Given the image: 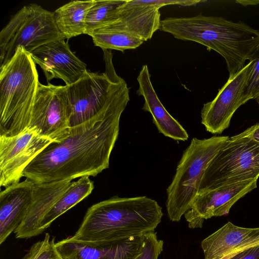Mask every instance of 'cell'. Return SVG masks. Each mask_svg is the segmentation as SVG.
<instances>
[{
    "instance_id": "obj_1",
    "label": "cell",
    "mask_w": 259,
    "mask_h": 259,
    "mask_svg": "<svg viewBox=\"0 0 259 259\" xmlns=\"http://www.w3.org/2000/svg\"><path fill=\"white\" fill-rule=\"evenodd\" d=\"M129 101L126 87L106 111L71 127L60 142L48 146L25 168L23 177L41 184L96 176L108 168L120 118Z\"/></svg>"
},
{
    "instance_id": "obj_2",
    "label": "cell",
    "mask_w": 259,
    "mask_h": 259,
    "mask_svg": "<svg viewBox=\"0 0 259 259\" xmlns=\"http://www.w3.org/2000/svg\"><path fill=\"white\" fill-rule=\"evenodd\" d=\"M160 29L177 39L195 41L220 54L226 61L228 79L245 66L247 60H254L259 46L258 30L242 21L234 22L222 17L199 14L166 18L161 20Z\"/></svg>"
},
{
    "instance_id": "obj_3",
    "label": "cell",
    "mask_w": 259,
    "mask_h": 259,
    "mask_svg": "<svg viewBox=\"0 0 259 259\" xmlns=\"http://www.w3.org/2000/svg\"><path fill=\"white\" fill-rule=\"evenodd\" d=\"M163 213L157 201L146 196H114L92 205L72 239L113 242L154 231Z\"/></svg>"
},
{
    "instance_id": "obj_4",
    "label": "cell",
    "mask_w": 259,
    "mask_h": 259,
    "mask_svg": "<svg viewBox=\"0 0 259 259\" xmlns=\"http://www.w3.org/2000/svg\"><path fill=\"white\" fill-rule=\"evenodd\" d=\"M39 83L30 54L18 47L0 67V136H15L29 127Z\"/></svg>"
},
{
    "instance_id": "obj_5",
    "label": "cell",
    "mask_w": 259,
    "mask_h": 259,
    "mask_svg": "<svg viewBox=\"0 0 259 259\" xmlns=\"http://www.w3.org/2000/svg\"><path fill=\"white\" fill-rule=\"evenodd\" d=\"M229 138L228 136H213L191 140L166 190V207L170 221H179L190 209L205 169Z\"/></svg>"
},
{
    "instance_id": "obj_6",
    "label": "cell",
    "mask_w": 259,
    "mask_h": 259,
    "mask_svg": "<svg viewBox=\"0 0 259 259\" xmlns=\"http://www.w3.org/2000/svg\"><path fill=\"white\" fill-rule=\"evenodd\" d=\"M259 177V143L235 136L227 140L207 166L198 194Z\"/></svg>"
},
{
    "instance_id": "obj_7",
    "label": "cell",
    "mask_w": 259,
    "mask_h": 259,
    "mask_svg": "<svg viewBox=\"0 0 259 259\" xmlns=\"http://www.w3.org/2000/svg\"><path fill=\"white\" fill-rule=\"evenodd\" d=\"M53 142L35 126L15 136H0L1 187L20 182L25 168Z\"/></svg>"
},
{
    "instance_id": "obj_8",
    "label": "cell",
    "mask_w": 259,
    "mask_h": 259,
    "mask_svg": "<svg viewBox=\"0 0 259 259\" xmlns=\"http://www.w3.org/2000/svg\"><path fill=\"white\" fill-rule=\"evenodd\" d=\"M71 108L66 85L39 83L29 127L59 142L70 128Z\"/></svg>"
},
{
    "instance_id": "obj_9",
    "label": "cell",
    "mask_w": 259,
    "mask_h": 259,
    "mask_svg": "<svg viewBox=\"0 0 259 259\" xmlns=\"http://www.w3.org/2000/svg\"><path fill=\"white\" fill-rule=\"evenodd\" d=\"M253 63V61L247 64L233 79L228 80L213 100L203 105L201 111V123L207 131L221 134L229 127L236 110L246 103L244 91Z\"/></svg>"
},
{
    "instance_id": "obj_10",
    "label": "cell",
    "mask_w": 259,
    "mask_h": 259,
    "mask_svg": "<svg viewBox=\"0 0 259 259\" xmlns=\"http://www.w3.org/2000/svg\"><path fill=\"white\" fill-rule=\"evenodd\" d=\"M29 5V13L8 44L1 66L12 58L18 47H23L30 53L49 42L66 39L57 26L54 12L45 9L38 4Z\"/></svg>"
},
{
    "instance_id": "obj_11",
    "label": "cell",
    "mask_w": 259,
    "mask_h": 259,
    "mask_svg": "<svg viewBox=\"0 0 259 259\" xmlns=\"http://www.w3.org/2000/svg\"><path fill=\"white\" fill-rule=\"evenodd\" d=\"M256 183L253 179L198 194L185 214L189 227L201 228L204 219L228 214L237 201L256 188Z\"/></svg>"
},
{
    "instance_id": "obj_12",
    "label": "cell",
    "mask_w": 259,
    "mask_h": 259,
    "mask_svg": "<svg viewBox=\"0 0 259 259\" xmlns=\"http://www.w3.org/2000/svg\"><path fill=\"white\" fill-rule=\"evenodd\" d=\"M35 64L41 68L48 83L54 78L71 85L85 74L86 64L70 49L68 41L56 40L42 45L30 53Z\"/></svg>"
},
{
    "instance_id": "obj_13",
    "label": "cell",
    "mask_w": 259,
    "mask_h": 259,
    "mask_svg": "<svg viewBox=\"0 0 259 259\" xmlns=\"http://www.w3.org/2000/svg\"><path fill=\"white\" fill-rule=\"evenodd\" d=\"M141 236L113 242H83L69 237L56 244L63 259H135Z\"/></svg>"
},
{
    "instance_id": "obj_14",
    "label": "cell",
    "mask_w": 259,
    "mask_h": 259,
    "mask_svg": "<svg viewBox=\"0 0 259 259\" xmlns=\"http://www.w3.org/2000/svg\"><path fill=\"white\" fill-rule=\"evenodd\" d=\"M258 245L259 228H242L230 222L201 242L204 259H229L246 249Z\"/></svg>"
},
{
    "instance_id": "obj_15",
    "label": "cell",
    "mask_w": 259,
    "mask_h": 259,
    "mask_svg": "<svg viewBox=\"0 0 259 259\" xmlns=\"http://www.w3.org/2000/svg\"><path fill=\"white\" fill-rule=\"evenodd\" d=\"M35 183L26 179L10 185L0 193V244L15 232L32 203Z\"/></svg>"
},
{
    "instance_id": "obj_16",
    "label": "cell",
    "mask_w": 259,
    "mask_h": 259,
    "mask_svg": "<svg viewBox=\"0 0 259 259\" xmlns=\"http://www.w3.org/2000/svg\"><path fill=\"white\" fill-rule=\"evenodd\" d=\"M148 66H142L137 77L139 88L136 93L143 96L144 103L142 109L149 112L159 133L176 141H187L189 135L181 124L165 109L152 84Z\"/></svg>"
},
{
    "instance_id": "obj_17",
    "label": "cell",
    "mask_w": 259,
    "mask_h": 259,
    "mask_svg": "<svg viewBox=\"0 0 259 259\" xmlns=\"http://www.w3.org/2000/svg\"><path fill=\"white\" fill-rule=\"evenodd\" d=\"M71 181L35 183L34 195L28 211L14 232L17 238L26 239L36 236L41 220L70 185Z\"/></svg>"
},
{
    "instance_id": "obj_18",
    "label": "cell",
    "mask_w": 259,
    "mask_h": 259,
    "mask_svg": "<svg viewBox=\"0 0 259 259\" xmlns=\"http://www.w3.org/2000/svg\"><path fill=\"white\" fill-rule=\"evenodd\" d=\"M159 9L147 6L123 7L117 22L105 27L125 31L144 41L150 39L160 29ZM104 28V27H103Z\"/></svg>"
},
{
    "instance_id": "obj_19",
    "label": "cell",
    "mask_w": 259,
    "mask_h": 259,
    "mask_svg": "<svg viewBox=\"0 0 259 259\" xmlns=\"http://www.w3.org/2000/svg\"><path fill=\"white\" fill-rule=\"evenodd\" d=\"M94 188V183L88 176L71 182L41 220L37 228L36 236L43 233L56 219L88 197Z\"/></svg>"
},
{
    "instance_id": "obj_20",
    "label": "cell",
    "mask_w": 259,
    "mask_h": 259,
    "mask_svg": "<svg viewBox=\"0 0 259 259\" xmlns=\"http://www.w3.org/2000/svg\"><path fill=\"white\" fill-rule=\"evenodd\" d=\"M95 0L71 1L56 9L54 19L66 39L85 34L86 17Z\"/></svg>"
},
{
    "instance_id": "obj_21",
    "label": "cell",
    "mask_w": 259,
    "mask_h": 259,
    "mask_svg": "<svg viewBox=\"0 0 259 259\" xmlns=\"http://www.w3.org/2000/svg\"><path fill=\"white\" fill-rule=\"evenodd\" d=\"M127 0H95L86 17L85 34L115 23Z\"/></svg>"
},
{
    "instance_id": "obj_22",
    "label": "cell",
    "mask_w": 259,
    "mask_h": 259,
    "mask_svg": "<svg viewBox=\"0 0 259 259\" xmlns=\"http://www.w3.org/2000/svg\"><path fill=\"white\" fill-rule=\"evenodd\" d=\"M94 44L103 50H115L124 52L135 49L144 41L129 32L123 30L104 27L93 31L90 35Z\"/></svg>"
},
{
    "instance_id": "obj_23",
    "label": "cell",
    "mask_w": 259,
    "mask_h": 259,
    "mask_svg": "<svg viewBox=\"0 0 259 259\" xmlns=\"http://www.w3.org/2000/svg\"><path fill=\"white\" fill-rule=\"evenodd\" d=\"M30 5L24 6L11 17L7 25L0 32V66L2 65L8 44L15 35L19 27L27 17Z\"/></svg>"
},
{
    "instance_id": "obj_24",
    "label": "cell",
    "mask_w": 259,
    "mask_h": 259,
    "mask_svg": "<svg viewBox=\"0 0 259 259\" xmlns=\"http://www.w3.org/2000/svg\"><path fill=\"white\" fill-rule=\"evenodd\" d=\"M55 242V239L50 240L49 233L44 238L33 244L22 259H63Z\"/></svg>"
},
{
    "instance_id": "obj_25",
    "label": "cell",
    "mask_w": 259,
    "mask_h": 259,
    "mask_svg": "<svg viewBox=\"0 0 259 259\" xmlns=\"http://www.w3.org/2000/svg\"><path fill=\"white\" fill-rule=\"evenodd\" d=\"M163 246V242L158 239L156 232H147L141 236L139 252L135 259H158Z\"/></svg>"
},
{
    "instance_id": "obj_26",
    "label": "cell",
    "mask_w": 259,
    "mask_h": 259,
    "mask_svg": "<svg viewBox=\"0 0 259 259\" xmlns=\"http://www.w3.org/2000/svg\"><path fill=\"white\" fill-rule=\"evenodd\" d=\"M201 0H127L124 8L137 6H147L160 9L167 5H179L188 7L195 6L197 4L205 2Z\"/></svg>"
},
{
    "instance_id": "obj_27",
    "label": "cell",
    "mask_w": 259,
    "mask_h": 259,
    "mask_svg": "<svg viewBox=\"0 0 259 259\" xmlns=\"http://www.w3.org/2000/svg\"><path fill=\"white\" fill-rule=\"evenodd\" d=\"M243 96L245 102L259 97V46L244 91Z\"/></svg>"
},
{
    "instance_id": "obj_28",
    "label": "cell",
    "mask_w": 259,
    "mask_h": 259,
    "mask_svg": "<svg viewBox=\"0 0 259 259\" xmlns=\"http://www.w3.org/2000/svg\"><path fill=\"white\" fill-rule=\"evenodd\" d=\"M229 259H259V245L246 249Z\"/></svg>"
},
{
    "instance_id": "obj_29",
    "label": "cell",
    "mask_w": 259,
    "mask_h": 259,
    "mask_svg": "<svg viewBox=\"0 0 259 259\" xmlns=\"http://www.w3.org/2000/svg\"><path fill=\"white\" fill-rule=\"evenodd\" d=\"M235 136L237 138L248 137L259 143V122Z\"/></svg>"
},
{
    "instance_id": "obj_30",
    "label": "cell",
    "mask_w": 259,
    "mask_h": 259,
    "mask_svg": "<svg viewBox=\"0 0 259 259\" xmlns=\"http://www.w3.org/2000/svg\"><path fill=\"white\" fill-rule=\"evenodd\" d=\"M236 2L239 3L243 5H256L259 4V1H237Z\"/></svg>"
},
{
    "instance_id": "obj_31",
    "label": "cell",
    "mask_w": 259,
    "mask_h": 259,
    "mask_svg": "<svg viewBox=\"0 0 259 259\" xmlns=\"http://www.w3.org/2000/svg\"><path fill=\"white\" fill-rule=\"evenodd\" d=\"M256 101H257V103L258 104V106H259V97L256 98Z\"/></svg>"
}]
</instances>
